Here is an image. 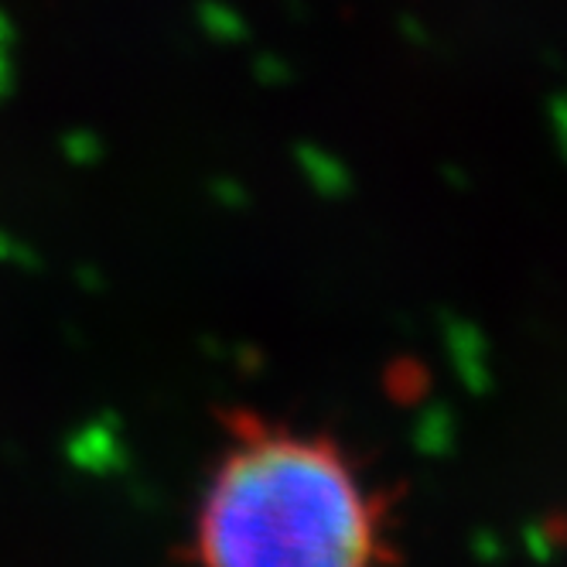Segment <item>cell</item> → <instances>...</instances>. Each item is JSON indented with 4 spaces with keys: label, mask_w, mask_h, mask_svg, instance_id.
Returning <instances> with one entry per match:
<instances>
[{
    "label": "cell",
    "mask_w": 567,
    "mask_h": 567,
    "mask_svg": "<svg viewBox=\"0 0 567 567\" xmlns=\"http://www.w3.org/2000/svg\"><path fill=\"white\" fill-rule=\"evenodd\" d=\"M373 509L326 441L254 431L223 462L202 516L206 567H370Z\"/></svg>",
    "instance_id": "1"
}]
</instances>
